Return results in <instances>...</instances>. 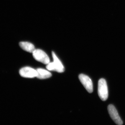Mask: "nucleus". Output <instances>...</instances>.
<instances>
[{
	"label": "nucleus",
	"mask_w": 125,
	"mask_h": 125,
	"mask_svg": "<svg viewBox=\"0 0 125 125\" xmlns=\"http://www.w3.org/2000/svg\"><path fill=\"white\" fill-rule=\"evenodd\" d=\"M53 62H49L47 64V69L50 71H55L58 73H62L64 71V67L62 62L58 58L54 52H52Z\"/></svg>",
	"instance_id": "obj_1"
},
{
	"label": "nucleus",
	"mask_w": 125,
	"mask_h": 125,
	"mask_svg": "<svg viewBox=\"0 0 125 125\" xmlns=\"http://www.w3.org/2000/svg\"><path fill=\"white\" fill-rule=\"evenodd\" d=\"M98 92L99 96L102 101H105L108 97V89L106 81L102 78L98 81Z\"/></svg>",
	"instance_id": "obj_2"
},
{
	"label": "nucleus",
	"mask_w": 125,
	"mask_h": 125,
	"mask_svg": "<svg viewBox=\"0 0 125 125\" xmlns=\"http://www.w3.org/2000/svg\"><path fill=\"white\" fill-rule=\"evenodd\" d=\"M33 57L36 61L45 64H47L50 62L49 57L46 53L40 49H35L32 52Z\"/></svg>",
	"instance_id": "obj_3"
},
{
	"label": "nucleus",
	"mask_w": 125,
	"mask_h": 125,
	"mask_svg": "<svg viewBox=\"0 0 125 125\" xmlns=\"http://www.w3.org/2000/svg\"><path fill=\"white\" fill-rule=\"evenodd\" d=\"M79 79L86 90L89 93L93 91V82L88 76L84 74H81L79 76Z\"/></svg>",
	"instance_id": "obj_4"
},
{
	"label": "nucleus",
	"mask_w": 125,
	"mask_h": 125,
	"mask_svg": "<svg viewBox=\"0 0 125 125\" xmlns=\"http://www.w3.org/2000/svg\"><path fill=\"white\" fill-rule=\"evenodd\" d=\"M108 110L111 118L116 124L118 125H121L123 122L119 116L115 107L112 105H109L108 106Z\"/></svg>",
	"instance_id": "obj_5"
},
{
	"label": "nucleus",
	"mask_w": 125,
	"mask_h": 125,
	"mask_svg": "<svg viewBox=\"0 0 125 125\" xmlns=\"http://www.w3.org/2000/svg\"><path fill=\"white\" fill-rule=\"evenodd\" d=\"M21 76L24 78H32L37 77V70L31 67H25L21 69L19 71Z\"/></svg>",
	"instance_id": "obj_6"
},
{
	"label": "nucleus",
	"mask_w": 125,
	"mask_h": 125,
	"mask_svg": "<svg viewBox=\"0 0 125 125\" xmlns=\"http://www.w3.org/2000/svg\"><path fill=\"white\" fill-rule=\"evenodd\" d=\"M37 78L40 79H44L51 77L52 74L49 71L43 69L39 68L37 69Z\"/></svg>",
	"instance_id": "obj_7"
},
{
	"label": "nucleus",
	"mask_w": 125,
	"mask_h": 125,
	"mask_svg": "<svg viewBox=\"0 0 125 125\" xmlns=\"http://www.w3.org/2000/svg\"><path fill=\"white\" fill-rule=\"evenodd\" d=\"M19 46L23 50L30 53H32L35 49L34 45L28 42H21L19 43Z\"/></svg>",
	"instance_id": "obj_8"
}]
</instances>
